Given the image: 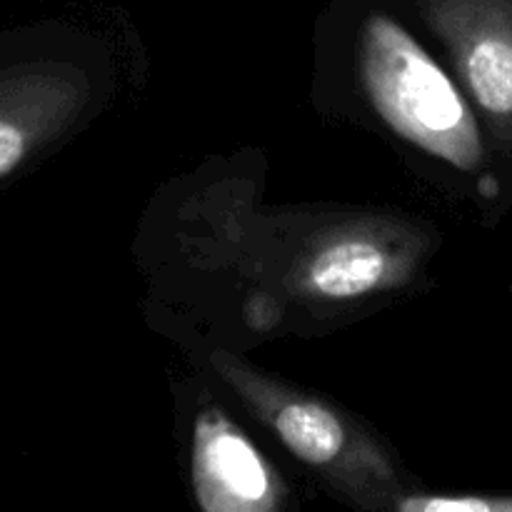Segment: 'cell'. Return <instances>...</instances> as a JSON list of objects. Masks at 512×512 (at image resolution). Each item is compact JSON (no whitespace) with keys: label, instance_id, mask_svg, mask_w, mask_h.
<instances>
[{"label":"cell","instance_id":"8992f818","mask_svg":"<svg viewBox=\"0 0 512 512\" xmlns=\"http://www.w3.org/2000/svg\"><path fill=\"white\" fill-rule=\"evenodd\" d=\"M403 508L405 510H458V512H490V510L512 512V498H505V500H483V498L410 500V503H405Z\"/></svg>","mask_w":512,"mask_h":512},{"label":"cell","instance_id":"5b68a950","mask_svg":"<svg viewBox=\"0 0 512 512\" xmlns=\"http://www.w3.org/2000/svg\"><path fill=\"white\" fill-rule=\"evenodd\" d=\"M275 430L300 460L313 465L330 463L343 448V425L315 403L285 405L275 418Z\"/></svg>","mask_w":512,"mask_h":512},{"label":"cell","instance_id":"7a4b0ae2","mask_svg":"<svg viewBox=\"0 0 512 512\" xmlns=\"http://www.w3.org/2000/svg\"><path fill=\"white\" fill-rule=\"evenodd\" d=\"M195 478L208 508H265L270 478L253 445L225 423H203L195 448Z\"/></svg>","mask_w":512,"mask_h":512},{"label":"cell","instance_id":"277c9868","mask_svg":"<svg viewBox=\"0 0 512 512\" xmlns=\"http://www.w3.org/2000/svg\"><path fill=\"white\" fill-rule=\"evenodd\" d=\"M388 258L365 240H343L320 250L310 263V283L325 298H358L383 283Z\"/></svg>","mask_w":512,"mask_h":512},{"label":"cell","instance_id":"6da1fadb","mask_svg":"<svg viewBox=\"0 0 512 512\" xmlns=\"http://www.w3.org/2000/svg\"><path fill=\"white\" fill-rule=\"evenodd\" d=\"M365 78L400 135L458 168H478L483 143L473 115L448 75L388 15H373L365 25Z\"/></svg>","mask_w":512,"mask_h":512},{"label":"cell","instance_id":"3957f363","mask_svg":"<svg viewBox=\"0 0 512 512\" xmlns=\"http://www.w3.org/2000/svg\"><path fill=\"white\" fill-rule=\"evenodd\" d=\"M480 8L485 23L475 28L465 75L485 113L512 120V0H480Z\"/></svg>","mask_w":512,"mask_h":512}]
</instances>
